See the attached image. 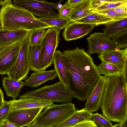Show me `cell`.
<instances>
[{"label":"cell","instance_id":"obj_1","mask_svg":"<svg viewBox=\"0 0 127 127\" xmlns=\"http://www.w3.org/2000/svg\"><path fill=\"white\" fill-rule=\"evenodd\" d=\"M68 74V88L73 98L86 99L101 76L96 65L88 58L81 56L64 59Z\"/></svg>","mask_w":127,"mask_h":127},{"label":"cell","instance_id":"obj_2","mask_svg":"<svg viewBox=\"0 0 127 127\" xmlns=\"http://www.w3.org/2000/svg\"><path fill=\"white\" fill-rule=\"evenodd\" d=\"M100 108L111 121L127 122V82L122 73L107 76Z\"/></svg>","mask_w":127,"mask_h":127},{"label":"cell","instance_id":"obj_3","mask_svg":"<svg viewBox=\"0 0 127 127\" xmlns=\"http://www.w3.org/2000/svg\"><path fill=\"white\" fill-rule=\"evenodd\" d=\"M11 0L2 5L0 9L2 30L30 32L52 27L40 21L27 10L14 6Z\"/></svg>","mask_w":127,"mask_h":127},{"label":"cell","instance_id":"obj_4","mask_svg":"<svg viewBox=\"0 0 127 127\" xmlns=\"http://www.w3.org/2000/svg\"><path fill=\"white\" fill-rule=\"evenodd\" d=\"M75 104L71 102L56 104L46 107L32 123L27 127H56L76 110Z\"/></svg>","mask_w":127,"mask_h":127},{"label":"cell","instance_id":"obj_5","mask_svg":"<svg viewBox=\"0 0 127 127\" xmlns=\"http://www.w3.org/2000/svg\"><path fill=\"white\" fill-rule=\"evenodd\" d=\"M32 97L53 102H69L73 95L68 88L60 81L50 85H46L35 90L28 91L19 98Z\"/></svg>","mask_w":127,"mask_h":127},{"label":"cell","instance_id":"obj_6","mask_svg":"<svg viewBox=\"0 0 127 127\" xmlns=\"http://www.w3.org/2000/svg\"><path fill=\"white\" fill-rule=\"evenodd\" d=\"M60 32L55 27L48 28L45 31L40 43V71L45 70L53 63L54 54L60 39Z\"/></svg>","mask_w":127,"mask_h":127},{"label":"cell","instance_id":"obj_7","mask_svg":"<svg viewBox=\"0 0 127 127\" xmlns=\"http://www.w3.org/2000/svg\"><path fill=\"white\" fill-rule=\"evenodd\" d=\"M14 6L27 10L40 18L59 17V3L38 0H13Z\"/></svg>","mask_w":127,"mask_h":127},{"label":"cell","instance_id":"obj_8","mask_svg":"<svg viewBox=\"0 0 127 127\" xmlns=\"http://www.w3.org/2000/svg\"><path fill=\"white\" fill-rule=\"evenodd\" d=\"M30 47L28 38L22 42L17 59L6 74L9 79L19 81L27 78L30 69L29 58Z\"/></svg>","mask_w":127,"mask_h":127},{"label":"cell","instance_id":"obj_9","mask_svg":"<svg viewBox=\"0 0 127 127\" xmlns=\"http://www.w3.org/2000/svg\"><path fill=\"white\" fill-rule=\"evenodd\" d=\"M44 109L38 107L10 111L6 120L16 127H27L32 123Z\"/></svg>","mask_w":127,"mask_h":127},{"label":"cell","instance_id":"obj_10","mask_svg":"<svg viewBox=\"0 0 127 127\" xmlns=\"http://www.w3.org/2000/svg\"><path fill=\"white\" fill-rule=\"evenodd\" d=\"M90 54L100 53L114 50L115 46L111 38L105 36L103 33H94L87 38Z\"/></svg>","mask_w":127,"mask_h":127},{"label":"cell","instance_id":"obj_11","mask_svg":"<svg viewBox=\"0 0 127 127\" xmlns=\"http://www.w3.org/2000/svg\"><path fill=\"white\" fill-rule=\"evenodd\" d=\"M107 78L105 75L100 76L86 99L84 108L92 113L100 109Z\"/></svg>","mask_w":127,"mask_h":127},{"label":"cell","instance_id":"obj_12","mask_svg":"<svg viewBox=\"0 0 127 127\" xmlns=\"http://www.w3.org/2000/svg\"><path fill=\"white\" fill-rule=\"evenodd\" d=\"M97 26L95 24L72 22L64 28L63 36L66 41L76 40L88 34Z\"/></svg>","mask_w":127,"mask_h":127},{"label":"cell","instance_id":"obj_13","mask_svg":"<svg viewBox=\"0 0 127 127\" xmlns=\"http://www.w3.org/2000/svg\"><path fill=\"white\" fill-rule=\"evenodd\" d=\"M21 42L13 44L0 54V75L6 74L15 63Z\"/></svg>","mask_w":127,"mask_h":127},{"label":"cell","instance_id":"obj_14","mask_svg":"<svg viewBox=\"0 0 127 127\" xmlns=\"http://www.w3.org/2000/svg\"><path fill=\"white\" fill-rule=\"evenodd\" d=\"M9 101L10 111L38 107L44 108L53 104V102H51L32 97L19 98L18 100L14 99Z\"/></svg>","mask_w":127,"mask_h":127},{"label":"cell","instance_id":"obj_15","mask_svg":"<svg viewBox=\"0 0 127 127\" xmlns=\"http://www.w3.org/2000/svg\"><path fill=\"white\" fill-rule=\"evenodd\" d=\"M30 32L24 30H0V47L21 42L28 38Z\"/></svg>","mask_w":127,"mask_h":127},{"label":"cell","instance_id":"obj_16","mask_svg":"<svg viewBox=\"0 0 127 127\" xmlns=\"http://www.w3.org/2000/svg\"><path fill=\"white\" fill-rule=\"evenodd\" d=\"M98 58L101 62L113 64L124 68L127 64V48L123 49L113 50L99 54Z\"/></svg>","mask_w":127,"mask_h":127},{"label":"cell","instance_id":"obj_17","mask_svg":"<svg viewBox=\"0 0 127 127\" xmlns=\"http://www.w3.org/2000/svg\"><path fill=\"white\" fill-rule=\"evenodd\" d=\"M57 76L54 69L35 72L23 82L24 85L32 87H37L47 81L53 80Z\"/></svg>","mask_w":127,"mask_h":127},{"label":"cell","instance_id":"obj_18","mask_svg":"<svg viewBox=\"0 0 127 127\" xmlns=\"http://www.w3.org/2000/svg\"><path fill=\"white\" fill-rule=\"evenodd\" d=\"M53 63L54 69L60 81L65 86L68 88L69 83L68 74L62 53L60 50L56 51L53 57Z\"/></svg>","mask_w":127,"mask_h":127},{"label":"cell","instance_id":"obj_19","mask_svg":"<svg viewBox=\"0 0 127 127\" xmlns=\"http://www.w3.org/2000/svg\"><path fill=\"white\" fill-rule=\"evenodd\" d=\"M104 24L103 33L106 36L111 38L127 30V17L112 21Z\"/></svg>","mask_w":127,"mask_h":127},{"label":"cell","instance_id":"obj_20","mask_svg":"<svg viewBox=\"0 0 127 127\" xmlns=\"http://www.w3.org/2000/svg\"><path fill=\"white\" fill-rule=\"evenodd\" d=\"M93 113L84 108L76 110L71 116L56 127H73L85 120L91 119Z\"/></svg>","mask_w":127,"mask_h":127},{"label":"cell","instance_id":"obj_21","mask_svg":"<svg viewBox=\"0 0 127 127\" xmlns=\"http://www.w3.org/2000/svg\"><path fill=\"white\" fill-rule=\"evenodd\" d=\"M2 81V86L7 96L15 99L20 95V91L24 86L23 82L14 80L6 76L3 77Z\"/></svg>","mask_w":127,"mask_h":127},{"label":"cell","instance_id":"obj_22","mask_svg":"<svg viewBox=\"0 0 127 127\" xmlns=\"http://www.w3.org/2000/svg\"><path fill=\"white\" fill-rule=\"evenodd\" d=\"M94 11L91 0L85 1L73 7V12L69 20L71 23L74 22L87 16Z\"/></svg>","mask_w":127,"mask_h":127},{"label":"cell","instance_id":"obj_23","mask_svg":"<svg viewBox=\"0 0 127 127\" xmlns=\"http://www.w3.org/2000/svg\"><path fill=\"white\" fill-rule=\"evenodd\" d=\"M113 20L105 15L94 11L87 16L74 22L95 24L98 25L105 24Z\"/></svg>","mask_w":127,"mask_h":127},{"label":"cell","instance_id":"obj_24","mask_svg":"<svg viewBox=\"0 0 127 127\" xmlns=\"http://www.w3.org/2000/svg\"><path fill=\"white\" fill-rule=\"evenodd\" d=\"M40 43L36 46H31L29 52L30 69L35 72L40 71L39 61Z\"/></svg>","mask_w":127,"mask_h":127},{"label":"cell","instance_id":"obj_25","mask_svg":"<svg viewBox=\"0 0 127 127\" xmlns=\"http://www.w3.org/2000/svg\"><path fill=\"white\" fill-rule=\"evenodd\" d=\"M96 67L100 74L107 76H111L122 73L123 68L115 64L102 62Z\"/></svg>","mask_w":127,"mask_h":127},{"label":"cell","instance_id":"obj_26","mask_svg":"<svg viewBox=\"0 0 127 127\" xmlns=\"http://www.w3.org/2000/svg\"><path fill=\"white\" fill-rule=\"evenodd\" d=\"M38 19L52 27H55L60 31L64 29L71 23L69 19L60 17L55 18H39Z\"/></svg>","mask_w":127,"mask_h":127},{"label":"cell","instance_id":"obj_27","mask_svg":"<svg viewBox=\"0 0 127 127\" xmlns=\"http://www.w3.org/2000/svg\"><path fill=\"white\" fill-rule=\"evenodd\" d=\"M45 32V29H40L30 32L28 38L30 47L39 44L41 42Z\"/></svg>","mask_w":127,"mask_h":127},{"label":"cell","instance_id":"obj_28","mask_svg":"<svg viewBox=\"0 0 127 127\" xmlns=\"http://www.w3.org/2000/svg\"><path fill=\"white\" fill-rule=\"evenodd\" d=\"M114 45L117 48L122 49L127 47V30L112 38Z\"/></svg>","mask_w":127,"mask_h":127},{"label":"cell","instance_id":"obj_29","mask_svg":"<svg viewBox=\"0 0 127 127\" xmlns=\"http://www.w3.org/2000/svg\"><path fill=\"white\" fill-rule=\"evenodd\" d=\"M91 119L97 124V127H112L113 126L111 121L103 115L98 113L92 114Z\"/></svg>","mask_w":127,"mask_h":127},{"label":"cell","instance_id":"obj_30","mask_svg":"<svg viewBox=\"0 0 127 127\" xmlns=\"http://www.w3.org/2000/svg\"><path fill=\"white\" fill-rule=\"evenodd\" d=\"M73 9V7L71 6L67 1L65 4L59 8V17L69 19Z\"/></svg>","mask_w":127,"mask_h":127},{"label":"cell","instance_id":"obj_31","mask_svg":"<svg viewBox=\"0 0 127 127\" xmlns=\"http://www.w3.org/2000/svg\"><path fill=\"white\" fill-rule=\"evenodd\" d=\"M94 11L105 15L114 20H120L127 17V15L116 13L113 10V9Z\"/></svg>","mask_w":127,"mask_h":127},{"label":"cell","instance_id":"obj_32","mask_svg":"<svg viewBox=\"0 0 127 127\" xmlns=\"http://www.w3.org/2000/svg\"><path fill=\"white\" fill-rule=\"evenodd\" d=\"M126 1L110 2L104 3L94 9V11H97L113 9L117 6L124 3Z\"/></svg>","mask_w":127,"mask_h":127},{"label":"cell","instance_id":"obj_33","mask_svg":"<svg viewBox=\"0 0 127 127\" xmlns=\"http://www.w3.org/2000/svg\"><path fill=\"white\" fill-rule=\"evenodd\" d=\"M10 109V104L9 101L4 100L3 105L0 108V123L6 119Z\"/></svg>","mask_w":127,"mask_h":127},{"label":"cell","instance_id":"obj_34","mask_svg":"<svg viewBox=\"0 0 127 127\" xmlns=\"http://www.w3.org/2000/svg\"><path fill=\"white\" fill-rule=\"evenodd\" d=\"M96 124L91 119L82 121L73 126V127H96Z\"/></svg>","mask_w":127,"mask_h":127},{"label":"cell","instance_id":"obj_35","mask_svg":"<svg viewBox=\"0 0 127 127\" xmlns=\"http://www.w3.org/2000/svg\"><path fill=\"white\" fill-rule=\"evenodd\" d=\"M113 9L118 14L127 16V1L117 6Z\"/></svg>","mask_w":127,"mask_h":127},{"label":"cell","instance_id":"obj_36","mask_svg":"<svg viewBox=\"0 0 127 127\" xmlns=\"http://www.w3.org/2000/svg\"><path fill=\"white\" fill-rule=\"evenodd\" d=\"M126 1L127 0H91V4L94 10L100 5L106 2Z\"/></svg>","mask_w":127,"mask_h":127},{"label":"cell","instance_id":"obj_37","mask_svg":"<svg viewBox=\"0 0 127 127\" xmlns=\"http://www.w3.org/2000/svg\"><path fill=\"white\" fill-rule=\"evenodd\" d=\"M0 127H16L15 125L7 120L0 123Z\"/></svg>","mask_w":127,"mask_h":127},{"label":"cell","instance_id":"obj_38","mask_svg":"<svg viewBox=\"0 0 127 127\" xmlns=\"http://www.w3.org/2000/svg\"><path fill=\"white\" fill-rule=\"evenodd\" d=\"M89 0H68L67 1L69 5L73 7L85 1Z\"/></svg>","mask_w":127,"mask_h":127},{"label":"cell","instance_id":"obj_39","mask_svg":"<svg viewBox=\"0 0 127 127\" xmlns=\"http://www.w3.org/2000/svg\"><path fill=\"white\" fill-rule=\"evenodd\" d=\"M4 100L3 92L0 88V108L3 105Z\"/></svg>","mask_w":127,"mask_h":127},{"label":"cell","instance_id":"obj_40","mask_svg":"<svg viewBox=\"0 0 127 127\" xmlns=\"http://www.w3.org/2000/svg\"><path fill=\"white\" fill-rule=\"evenodd\" d=\"M13 45V44L5 47H0V54L3 51H4L5 50L8 48L9 47H10V46H11Z\"/></svg>","mask_w":127,"mask_h":127},{"label":"cell","instance_id":"obj_41","mask_svg":"<svg viewBox=\"0 0 127 127\" xmlns=\"http://www.w3.org/2000/svg\"><path fill=\"white\" fill-rule=\"evenodd\" d=\"M10 0H0V5H3Z\"/></svg>","mask_w":127,"mask_h":127},{"label":"cell","instance_id":"obj_42","mask_svg":"<svg viewBox=\"0 0 127 127\" xmlns=\"http://www.w3.org/2000/svg\"><path fill=\"white\" fill-rule=\"evenodd\" d=\"M2 23L1 21L0 17V30H1L2 29Z\"/></svg>","mask_w":127,"mask_h":127},{"label":"cell","instance_id":"obj_43","mask_svg":"<svg viewBox=\"0 0 127 127\" xmlns=\"http://www.w3.org/2000/svg\"></svg>","mask_w":127,"mask_h":127}]
</instances>
